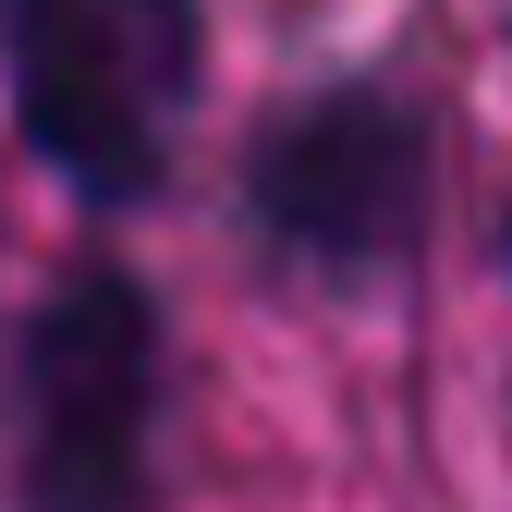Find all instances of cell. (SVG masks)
<instances>
[{
	"label": "cell",
	"instance_id": "obj_3",
	"mask_svg": "<svg viewBox=\"0 0 512 512\" xmlns=\"http://www.w3.org/2000/svg\"><path fill=\"white\" fill-rule=\"evenodd\" d=\"M415 196H427V147L391 98L366 86H330L317 110H293L269 159H256V220L293 269H391L403 232H415Z\"/></svg>",
	"mask_w": 512,
	"mask_h": 512
},
{
	"label": "cell",
	"instance_id": "obj_2",
	"mask_svg": "<svg viewBox=\"0 0 512 512\" xmlns=\"http://www.w3.org/2000/svg\"><path fill=\"white\" fill-rule=\"evenodd\" d=\"M25 512H147V427H159V342L122 281H74L37 305L25 366Z\"/></svg>",
	"mask_w": 512,
	"mask_h": 512
},
{
	"label": "cell",
	"instance_id": "obj_1",
	"mask_svg": "<svg viewBox=\"0 0 512 512\" xmlns=\"http://www.w3.org/2000/svg\"><path fill=\"white\" fill-rule=\"evenodd\" d=\"M0 86L86 208H135L196 110V0H0Z\"/></svg>",
	"mask_w": 512,
	"mask_h": 512
}]
</instances>
